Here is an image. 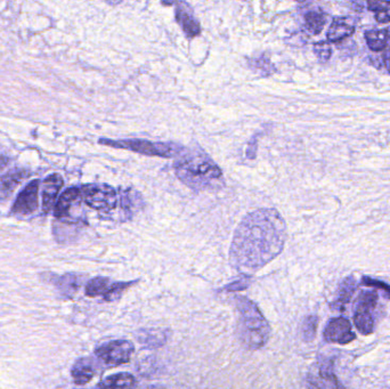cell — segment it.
Returning <instances> with one entry per match:
<instances>
[{
	"label": "cell",
	"mask_w": 390,
	"mask_h": 389,
	"mask_svg": "<svg viewBox=\"0 0 390 389\" xmlns=\"http://www.w3.org/2000/svg\"><path fill=\"white\" fill-rule=\"evenodd\" d=\"M287 240V226L280 212L259 209L248 214L238 226L229 259L243 275H249L271 263L282 252Z\"/></svg>",
	"instance_id": "6da1fadb"
},
{
	"label": "cell",
	"mask_w": 390,
	"mask_h": 389,
	"mask_svg": "<svg viewBox=\"0 0 390 389\" xmlns=\"http://www.w3.org/2000/svg\"><path fill=\"white\" fill-rule=\"evenodd\" d=\"M179 180L194 191L210 190L223 183V171L200 148H190L179 155L175 164Z\"/></svg>",
	"instance_id": "7a4b0ae2"
},
{
	"label": "cell",
	"mask_w": 390,
	"mask_h": 389,
	"mask_svg": "<svg viewBox=\"0 0 390 389\" xmlns=\"http://www.w3.org/2000/svg\"><path fill=\"white\" fill-rule=\"evenodd\" d=\"M238 311V334L245 347L251 351L264 347L271 334L267 320L263 315L258 306L247 297H236Z\"/></svg>",
	"instance_id": "3957f363"
},
{
	"label": "cell",
	"mask_w": 390,
	"mask_h": 389,
	"mask_svg": "<svg viewBox=\"0 0 390 389\" xmlns=\"http://www.w3.org/2000/svg\"><path fill=\"white\" fill-rule=\"evenodd\" d=\"M100 143L110 145L114 148H126L130 151L137 152L141 155H155V157H165L171 158L175 155H179L184 152V148L179 145L172 143H154L145 139H123V141H110V139H100Z\"/></svg>",
	"instance_id": "277c9868"
},
{
	"label": "cell",
	"mask_w": 390,
	"mask_h": 389,
	"mask_svg": "<svg viewBox=\"0 0 390 389\" xmlns=\"http://www.w3.org/2000/svg\"><path fill=\"white\" fill-rule=\"evenodd\" d=\"M81 198L88 206L98 211L111 212L119 206V193L109 185H85L80 187Z\"/></svg>",
	"instance_id": "5b68a950"
},
{
	"label": "cell",
	"mask_w": 390,
	"mask_h": 389,
	"mask_svg": "<svg viewBox=\"0 0 390 389\" xmlns=\"http://www.w3.org/2000/svg\"><path fill=\"white\" fill-rule=\"evenodd\" d=\"M377 302L378 293L375 291H364L357 298L354 313V323L362 335H371L373 332L374 320L371 312L377 306Z\"/></svg>",
	"instance_id": "8992f818"
},
{
	"label": "cell",
	"mask_w": 390,
	"mask_h": 389,
	"mask_svg": "<svg viewBox=\"0 0 390 389\" xmlns=\"http://www.w3.org/2000/svg\"><path fill=\"white\" fill-rule=\"evenodd\" d=\"M135 346L130 340H114L100 345L95 349V354L100 360L109 365H121L130 362Z\"/></svg>",
	"instance_id": "52a82bcc"
},
{
	"label": "cell",
	"mask_w": 390,
	"mask_h": 389,
	"mask_svg": "<svg viewBox=\"0 0 390 389\" xmlns=\"http://www.w3.org/2000/svg\"><path fill=\"white\" fill-rule=\"evenodd\" d=\"M323 336L328 343L339 345L349 344L356 339L351 322L345 318H331L324 329Z\"/></svg>",
	"instance_id": "ba28073f"
},
{
	"label": "cell",
	"mask_w": 390,
	"mask_h": 389,
	"mask_svg": "<svg viewBox=\"0 0 390 389\" xmlns=\"http://www.w3.org/2000/svg\"><path fill=\"white\" fill-rule=\"evenodd\" d=\"M39 180H33L19 194L14 202L12 212L17 215H28L38 208Z\"/></svg>",
	"instance_id": "9c48e42d"
},
{
	"label": "cell",
	"mask_w": 390,
	"mask_h": 389,
	"mask_svg": "<svg viewBox=\"0 0 390 389\" xmlns=\"http://www.w3.org/2000/svg\"><path fill=\"white\" fill-rule=\"evenodd\" d=\"M176 21L183 28L185 35L190 38L200 35V24L193 15V10L185 3H178L176 7Z\"/></svg>",
	"instance_id": "30bf717a"
},
{
	"label": "cell",
	"mask_w": 390,
	"mask_h": 389,
	"mask_svg": "<svg viewBox=\"0 0 390 389\" xmlns=\"http://www.w3.org/2000/svg\"><path fill=\"white\" fill-rule=\"evenodd\" d=\"M135 337L143 347L154 349L162 347L167 343L169 334L165 329H141L136 332Z\"/></svg>",
	"instance_id": "8fae6325"
},
{
	"label": "cell",
	"mask_w": 390,
	"mask_h": 389,
	"mask_svg": "<svg viewBox=\"0 0 390 389\" xmlns=\"http://www.w3.org/2000/svg\"><path fill=\"white\" fill-rule=\"evenodd\" d=\"M63 178L58 174L51 175L44 182V193H42V208L44 211L52 210L57 198L58 192L63 187Z\"/></svg>",
	"instance_id": "7c38bea8"
},
{
	"label": "cell",
	"mask_w": 390,
	"mask_h": 389,
	"mask_svg": "<svg viewBox=\"0 0 390 389\" xmlns=\"http://www.w3.org/2000/svg\"><path fill=\"white\" fill-rule=\"evenodd\" d=\"M81 198L80 187H70L62 194L55 206V216L57 218H68L72 208L77 206Z\"/></svg>",
	"instance_id": "4fadbf2b"
},
{
	"label": "cell",
	"mask_w": 390,
	"mask_h": 389,
	"mask_svg": "<svg viewBox=\"0 0 390 389\" xmlns=\"http://www.w3.org/2000/svg\"><path fill=\"white\" fill-rule=\"evenodd\" d=\"M135 386V377L130 373L120 372L102 380L97 389H134Z\"/></svg>",
	"instance_id": "5bb4252c"
},
{
	"label": "cell",
	"mask_w": 390,
	"mask_h": 389,
	"mask_svg": "<svg viewBox=\"0 0 390 389\" xmlns=\"http://www.w3.org/2000/svg\"><path fill=\"white\" fill-rule=\"evenodd\" d=\"M71 376L77 385H86L95 376V367L91 358L78 360L71 369Z\"/></svg>",
	"instance_id": "9a60e30c"
},
{
	"label": "cell",
	"mask_w": 390,
	"mask_h": 389,
	"mask_svg": "<svg viewBox=\"0 0 390 389\" xmlns=\"http://www.w3.org/2000/svg\"><path fill=\"white\" fill-rule=\"evenodd\" d=\"M356 280L354 277H346L345 280L342 281L339 284L338 296L335 298V302L331 304V307L337 311H344L345 306L352 300L354 296L355 291H356Z\"/></svg>",
	"instance_id": "2e32d148"
},
{
	"label": "cell",
	"mask_w": 390,
	"mask_h": 389,
	"mask_svg": "<svg viewBox=\"0 0 390 389\" xmlns=\"http://www.w3.org/2000/svg\"><path fill=\"white\" fill-rule=\"evenodd\" d=\"M355 33V26L352 22L344 17L333 19L328 31V40L331 42H339L344 39L348 38Z\"/></svg>",
	"instance_id": "e0dca14e"
},
{
	"label": "cell",
	"mask_w": 390,
	"mask_h": 389,
	"mask_svg": "<svg viewBox=\"0 0 390 389\" xmlns=\"http://www.w3.org/2000/svg\"><path fill=\"white\" fill-rule=\"evenodd\" d=\"M28 176L29 174L26 171L13 169L6 175L0 177V198H6L10 196L15 190V187Z\"/></svg>",
	"instance_id": "ac0fdd59"
},
{
	"label": "cell",
	"mask_w": 390,
	"mask_h": 389,
	"mask_svg": "<svg viewBox=\"0 0 390 389\" xmlns=\"http://www.w3.org/2000/svg\"><path fill=\"white\" fill-rule=\"evenodd\" d=\"M390 39V31L384 30H370L365 33V40L368 46L373 52H380L386 49Z\"/></svg>",
	"instance_id": "d6986e66"
},
{
	"label": "cell",
	"mask_w": 390,
	"mask_h": 389,
	"mask_svg": "<svg viewBox=\"0 0 390 389\" xmlns=\"http://www.w3.org/2000/svg\"><path fill=\"white\" fill-rule=\"evenodd\" d=\"M319 378L328 383L333 389H345L344 385L339 381L333 371V360L321 361L319 365Z\"/></svg>",
	"instance_id": "ffe728a7"
},
{
	"label": "cell",
	"mask_w": 390,
	"mask_h": 389,
	"mask_svg": "<svg viewBox=\"0 0 390 389\" xmlns=\"http://www.w3.org/2000/svg\"><path fill=\"white\" fill-rule=\"evenodd\" d=\"M112 281L107 277H95V279H91L89 282L86 284V289H85V293L87 295L88 297H104L107 295V291L110 290L111 286H112Z\"/></svg>",
	"instance_id": "44dd1931"
},
{
	"label": "cell",
	"mask_w": 390,
	"mask_h": 389,
	"mask_svg": "<svg viewBox=\"0 0 390 389\" xmlns=\"http://www.w3.org/2000/svg\"><path fill=\"white\" fill-rule=\"evenodd\" d=\"M56 286L61 291L62 295L67 297H73L80 288L81 279L77 274H67L64 277H60Z\"/></svg>",
	"instance_id": "7402d4cb"
},
{
	"label": "cell",
	"mask_w": 390,
	"mask_h": 389,
	"mask_svg": "<svg viewBox=\"0 0 390 389\" xmlns=\"http://www.w3.org/2000/svg\"><path fill=\"white\" fill-rule=\"evenodd\" d=\"M305 24L312 35H319L326 26V15L321 10H310L305 15Z\"/></svg>",
	"instance_id": "603a6c76"
},
{
	"label": "cell",
	"mask_w": 390,
	"mask_h": 389,
	"mask_svg": "<svg viewBox=\"0 0 390 389\" xmlns=\"http://www.w3.org/2000/svg\"><path fill=\"white\" fill-rule=\"evenodd\" d=\"M317 325H319V318L316 315L307 316L303 322V327H301V335L303 339L307 343L314 340L316 337V332H317Z\"/></svg>",
	"instance_id": "cb8c5ba5"
},
{
	"label": "cell",
	"mask_w": 390,
	"mask_h": 389,
	"mask_svg": "<svg viewBox=\"0 0 390 389\" xmlns=\"http://www.w3.org/2000/svg\"><path fill=\"white\" fill-rule=\"evenodd\" d=\"M137 283H139V280L128 281V282H113L110 290L107 291V295L103 298L107 302L119 300L120 297L123 296L125 290L128 289L130 286H134V284H137Z\"/></svg>",
	"instance_id": "d4e9b609"
},
{
	"label": "cell",
	"mask_w": 390,
	"mask_h": 389,
	"mask_svg": "<svg viewBox=\"0 0 390 389\" xmlns=\"http://www.w3.org/2000/svg\"><path fill=\"white\" fill-rule=\"evenodd\" d=\"M314 53H315L319 61L326 63V62L329 61L331 55H333V49H331L329 42H316L314 45Z\"/></svg>",
	"instance_id": "484cf974"
},
{
	"label": "cell",
	"mask_w": 390,
	"mask_h": 389,
	"mask_svg": "<svg viewBox=\"0 0 390 389\" xmlns=\"http://www.w3.org/2000/svg\"><path fill=\"white\" fill-rule=\"evenodd\" d=\"M362 284L365 286H370V288L382 290L390 300V286L387 283L384 282V281L372 279V277H362Z\"/></svg>",
	"instance_id": "4316f807"
},
{
	"label": "cell",
	"mask_w": 390,
	"mask_h": 389,
	"mask_svg": "<svg viewBox=\"0 0 390 389\" xmlns=\"http://www.w3.org/2000/svg\"><path fill=\"white\" fill-rule=\"evenodd\" d=\"M249 284H250V280H249L248 275H243L239 280L234 281V282L229 283L225 286L226 291L229 293H236V291H240V290H245L248 288Z\"/></svg>",
	"instance_id": "83f0119b"
},
{
	"label": "cell",
	"mask_w": 390,
	"mask_h": 389,
	"mask_svg": "<svg viewBox=\"0 0 390 389\" xmlns=\"http://www.w3.org/2000/svg\"><path fill=\"white\" fill-rule=\"evenodd\" d=\"M369 10L373 12L390 10V1H368Z\"/></svg>",
	"instance_id": "f1b7e54d"
},
{
	"label": "cell",
	"mask_w": 390,
	"mask_h": 389,
	"mask_svg": "<svg viewBox=\"0 0 390 389\" xmlns=\"http://www.w3.org/2000/svg\"><path fill=\"white\" fill-rule=\"evenodd\" d=\"M307 387H308V389H326V385L322 383V380L319 379L314 374H308V377H307Z\"/></svg>",
	"instance_id": "f546056e"
},
{
	"label": "cell",
	"mask_w": 390,
	"mask_h": 389,
	"mask_svg": "<svg viewBox=\"0 0 390 389\" xmlns=\"http://www.w3.org/2000/svg\"><path fill=\"white\" fill-rule=\"evenodd\" d=\"M375 19H377L379 23L390 22V10L377 12V14H375Z\"/></svg>",
	"instance_id": "4dcf8cb0"
},
{
	"label": "cell",
	"mask_w": 390,
	"mask_h": 389,
	"mask_svg": "<svg viewBox=\"0 0 390 389\" xmlns=\"http://www.w3.org/2000/svg\"><path fill=\"white\" fill-rule=\"evenodd\" d=\"M8 158L5 157V155H0V171L3 169V168L6 167L7 164H8Z\"/></svg>",
	"instance_id": "1f68e13d"
},
{
	"label": "cell",
	"mask_w": 390,
	"mask_h": 389,
	"mask_svg": "<svg viewBox=\"0 0 390 389\" xmlns=\"http://www.w3.org/2000/svg\"><path fill=\"white\" fill-rule=\"evenodd\" d=\"M384 64H386V68L389 71L390 74V49L388 51L387 54L384 56Z\"/></svg>",
	"instance_id": "d6a6232c"
}]
</instances>
